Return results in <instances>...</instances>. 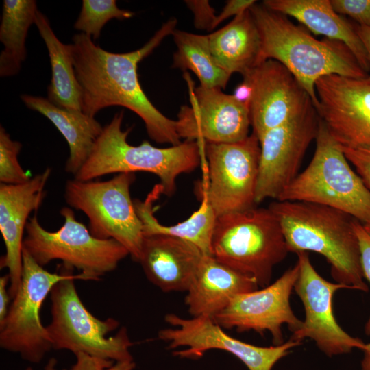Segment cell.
I'll return each mask as SVG.
<instances>
[{"label": "cell", "mask_w": 370, "mask_h": 370, "mask_svg": "<svg viewBox=\"0 0 370 370\" xmlns=\"http://www.w3.org/2000/svg\"><path fill=\"white\" fill-rule=\"evenodd\" d=\"M356 27L366 49L370 62V28L358 25H356Z\"/></svg>", "instance_id": "obj_39"}, {"label": "cell", "mask_w": 370, "mask_h": 370, "mask_svg": "<svg viewBox=\"0 0 370 370\" xmlns=\"http://www.w3.org/2000/svg\"><path fill=\"white\" fill-rule=\"evenodd\" d=\"M83 280L71 274L58 282L50 293L51 321L47 330L53 349L67 350L75 355L84 353L114 362L132 360L130 341L125 328L113 336L119 322L112 317L101 320L84 306L77 291L75 280Z\"/></svg>", "instance_id": "obj_7"}, {"label": "cell", "mask_w": 370, "mask_h": 370, "mask_svg": "<svg viewBox=\"0 0 370 370\" xmlns=\"http://www.w3.org/2000/svg\"><path fill=\"white\" fill-rule=\"evenodd\" d=\"M75 356L76 362L69 370H134L136 367L134 360L114 362L84 353Z\"/></svg>", "instance_id": "obj_31"}, {"label": "cell", "mask_w": 370, "mask_h": 370, "mask_svg": "<svg viewBox=\"0 0 370 370\" xmlns=\"http://www.w3.org/2000/svg\"><path fill=\"white\" fill-rule=\"evenodd\" d=\"M296 254L299 273L294 289L303 303L305 319L290 339L301 342L310 338L329 357L349 353L355 348L362 350L365 343L343 330L333 312L334 293L348 288L322 278L311 264L308 252Z\"/></svg>", "instance_id": "obj_14"}, {"label": "cell", "mask_w": 370, "mask_h": 370, "mask_svg": "<svg viewBox=\"0 0 370 370\" xmlns=\"http://www.w3.org/2000/svg\"><path fill=\"white\" fill-rule=\"evenodd\" d=\"M299 273L297 263L273 284L260 290L237 295L212 319L223 329L234 328L238 332L254 330L260 334L268 331L272 336L273 345L284 343L282 325L286 324L293 332L302 323L290 304Z\"/></svg>", "instance_id": "obj_15"}, {"label": "cell", "mask_w": 370, "mask_h": 370, "mask_svg": "<svg viewBox=\"0 0 370 370\" xmlns=\"http://www.w3.org/2000/svg\"><path fill=\"white\" fill-rule=\"evenodd\" d=\"M235 99L249 108V105L252 96V87L250 83L243 79L234 89L232 95Z\"/></svg>", "instance_id": "obj_38"}, {"label": "cell", "mask_w": 370, "mask_h": 370, "mask_svg": "<svg viewBox=\"0 0 370 370\" xmlns=\"http://www.w3.org/2000/svg\"><path fill=\"white\" fill-rule=\"evenodd\" d=\"M319 122L320 117L312 106L304 114L264 134L260 141L256 204L268 198L277 200L297 177L306 151L316 138Z\"/></svg>", "instance_id": "obj_13"}, {"label": "cell", "mask_w": 370, "mask_h": 370, "mask_svg": "<svg viewBox=\"0 0 370 370\" xmlns=\"http://www.w3.org/2000/svg\"><path fill=\"white\" fill-rule=\"evenodd\" d=\"M321 120L341 147L370 151V75H330L315 84Z\"/></svg>", "instance_id": "obj_16"}, {"label": "cell", "mask_w": 370, "mask_h": 370, "mask_svg": "<svg viewBox=\"0 0 370 370\" xmlns=\"http://www.w3.org/2000/svg\"><path fill=\"white\" fill-rule=\"evenodd\" d=\"M64 224L56 232L45 230L36 214L29 218L23 240L25 249L42 267L58 260L76 269L84 280H99L114 271L129 254L127 249L114 239L103 240L91 234L78 221L74 211L63 207L60 211Z\"/></svg>", "instance_id": "obj_8"}, {"label": "cell", "mask_w": 370, "mask_h": 370, "mask_svg": "<svg viewBox=\"0 0 370 370\" xmlns=\"http://www.w3.org/2000/svg\"><path fill=\"white\" fill-rule=\"evenodd\" d=\"M261 39V62L275 60L283 64L318 106L315 84L321 77L338 75L362 78L368 75L342 42L317 40L287 16L256 3L249 8Z\"/></svg>", "instance_id": "obj_3"}, {"label": "cell", "mask_w": 370, "mask_h": 370, "mask_svg": "<svg viewBox=\"0 0 370 370\" xmlns=\"http://www.w3.org/2000/svg\"><path fill=\"white\" fill-rule=\"evenodd\" d=\"M243 77L252 87L249 116L252 133L259 141L269 130L300 116L314 106L298 80L275 60L261 62Z\"/></svg>", "instance_id": "obj_17"}, {"label": "cell", "mask_w": 370, "mask_h": 370, "mask_svg": "<svg viewBox=\"0 0 370 370\" xmlns=\"http://www.w3.org/2000/svg\"><path fill=\"white\" fill-rule=\"evenodd\" d=\"M58 271L45 269L23 249L21 282L0 324V347L31 363L40 362L53 349L41 321V308L53 286L73 274L74 269L60 264Z\"/></svg>", "instance_id": "obj_10"}, {"label": "cell", "mask_w": 370, "mask_h": 370, "mask_svg": "<svg viewBox=\"0 0 370 370\" xmlns=\"http://www.w3.org/2000/svg\"><path fill=\"white\" fill-rule=\"evenodd\" d=\"M191 105L180 108L176 129L185 140L232 143L249 136V108L220 88L199 86L191 91Z\"/></svg>", "instance_id": "obj_18"}, {"label": "cell", "mask_w": 370, "mask_h": 370, "mask_svg": "<svg viewBox=\"0 0 370 370\" xmlns=\"http://www.w3.org/2000/svg\"><path fill=\"white\" fill-rule=\"evenodd\" d=\"M21 99L28 108L50 120L64 136L69 147L65 171L75 176L89 157L103 127L95 117L57 106L47 98L25 94Z\"/></svg>", "instance_id": "obj_23"}, {"label": "cell", "mask_w": 370, "mask_h": 370, "mask_svg": "<svg viewBox=\"0 0 370 370\" xmlns=\"http://www.w3.org/2000/svg\"><path fill=\"white\" fill-rule=\"evenodd\" d=\"M313 157L277 201H304L343 211L370 221V191L351 168L341 146L320 119Z\"/></svg>", "instance_id": "obj_6"}, {"label": "cell", "mask_w": 370, "mask_h": 370, "mask_svg": "<svg viewBox=\"0 0 370 370\" xmlns=\"http://www.w3.org/2000/svg\"><path fill=\"white\" fill-rule=\"evenodd\" d=\"M164 319L172 328L160 330L158 338L169 343V349L185 347L173 353L182 358L197 359L210 349H221L238 358L249 370H272L291 349L301 345L300 341L289 339L279 345L256 346L229 336L206 317L186 319L170 313Z\"/></svg>", "instance_id": "obj_12"}, {"label": "cell", "mask_w": 370, "mask_h": 370, "mask_svg": "<svg viewBox=\"0 0 370 370\" xmlns=\"http://www.w3.org/2000/svg\"><path fill=\"white\" fill-rule=\"evenodd\" d=\"M37 8L34 0H4L0 25V76L16 75L27 56L26 38L34 23Z\"/></svg>", "instance_id": "obj_27"}, {"label": "cell", "mask_w": 370, "mask_h": 370, "mask_svg": "<svg viewBox=\"0 0 370 370\" xmlns=\"http://www.w3.org/2000/svg\"><path fill=\"white\" fill-rule=\"evenodd\" d=\"M162 193L156 184L144 201L134 200L135 209L143 223V234H164L187 241L197 246L204 255L212 256L211 241L217 215L204 199L199 209L186 221L174 225L161 224L154 216V202Z\"/></svg>", "instance_id": "obj_25"}, {"label": "cell", "mask_w": 370, "mask_h": 370, "mask_svg": "<svg viewBox=\"0 0 370 370\" xmlns=\"http://www.w3.org/2000/svg\"><path fill=\"white\" fill-rule=\"evenodd\" d=\"M254 0H230L227 1L222 11L217 18L214 22V28L231 16H237L249 8L256 3Z\"/></svg>", "instance_id": "obj_36"}, {"label": "cell", "mask_w": 370, "mask_h": 370, "mask_svg": "<svg viewBox=\"0 0 370 370\" xmlns=\"http://www.w3.org/2000/svg\"><path fill=\"white\" fill-rule=\"evenodd\" d=\"M171 35L177 47L173 58V68L192 71L202 86L225 88L231 75L216 63L210 49L208 35L177 29Z\"/></svg>", "instance_id": "obj_28"}, {"label": "cell", "mask_w": 370, "mask_h": 370, "mask_svg": "<svg viewBox=\"0 0 370 370\" xmlns=\"http://www.w3.org/2000/svg\"><path fill=\"white\" fill-rule=\"evenodd\" d=\"M204 254L193 243L164 234L144 235L138 262L164 292L187 291Z\"/></svg>", "instance_id": "obj_20"}, {"label": "cell", "mask_w": 370, "mask_h": 370, "mask_svg": "<svg viewBox=\"0 0 370 370\" xmlns=\"http://www.w3.org/2000/svg\"><path fill=\"white\" fill-rule=\"evenodd\" d=\"M22 145L11 138L4 127H0V181L5 184H20L29 180V174L18 160Z\"/></svg>", "instance_id": "obj_30"}, {"label": "cell", "mask_w": 370, "mask_h": 370, "mask_svg": "<svg viewBox=\"0 0 370 370\" xmlns=\"http://www.w3.org/2000/svg\"><path fill=\"white\" fill-rule=\"evenodd\" d=\"M362 351L363 358L361 360V370H370V343H365Z\"/></svg>", "instance_id": "obj_40"}, {"label": "cell", "mask_w": 370, "mask_h": 370, "mask_svg": "<svg viewBox=\"0 0 370 370\" xmlns=\"http://www.w3.org/2000/svg\"><path fill=\"white\" fill-rule=\"evenodd\" d=\"M258 288L252 278L204 255L186 291L185 304L193 317L213 318L233 297Z\"/></svg>", "instance_id": "obj_21"}, {"label": "cell", "mask_w": 370, "mask_h": 370, "mask_svg": "<svg viewBox=\"0 0 370 370\" xmlns=\"http://www.w3.org/2000/svg\"><path fill=\"white\" fill-rule=\"evenodd\" d=\"M123 116V110L116 113L103 127L74 179L89 181L111 173L148 172L159 177L162 193L173 195L177 176L190 173L199 166L203 143L184 140L177 145L158 148L144 140L132 145L127 140L132 127L121 129Z\"/></svg>", "instance_id": "obj_4"}, {"label": "cell", "mask_w": 370, "mask_h": 370, "mask_svg": "<svg viewBox=\"0 0 370 370\" xmlns=\"http://www.w3.org/2000/svg\"><path fill=\"white\" fill-rule=\"evenodd\" d=\"M212 256L252 278L262 288L273 268L288 253L281 225L268 208L255 207L218 217L211 241Z\"/></svg>", "instance_id": "obj_5"}, {"label": "cell", "mask_w": 370, "mask_h": 370, "mask_svg": "<svg viewBox=\"0 0 370 370\" xmlns=\"http://www.w3.org/2000/svg\"><path fill=\"white\" fill-rule=\"evenodd\" d=\"M341 147L345 157L356 168L358 175L370 191V151Z\"/></svg>", "instance_id": "obj_35"}, {"label": "cell", "mask_w": 370, "mask_h": 370, "mask_svg": "<svg viewBox=\"0 0 370 370\" xmlns=\"http://www.w3.org/2000/svg\"><path fill=\"white\" fill-rule=\"evenodd\" d=\"M334 10L346 15L360 26L370 28V0H330Z\"/></svg>", "instance_id": "obj_32"}, {"label": "cell", "mask_w": 370, "mask_h": 370, "mask_svg": "<svg viewBox=\"0 0 370 370\" xmlns=\"http://www.w3.org/2000/svg\"><path fill=\"white\" fill-rule=\"evenodd\" d=\"M208 38L216 63L230 75L243 76L261 63L260 36L249 10Z\"/></svg>", "instance_id": "obj_24"}, {"label": "cell", "mask_w": 370, "mask_h": 370, "mask_svg": "<svg viewBox=\"0 0 370 370\" xmlns=\"http://www.w3.org/2000/svg\"><path fill=\"white\" fill-rule=\"evenodd\" d=\"M58 361L54 358H51L47 361V364L45 365L44 367V370H59L57 368ZM25 370H33L32 367H29L26 368ZM60 370H68L66 369H62Z\"/></svg>", "instance_id": "obj_41"}, {"label": "cell", "mask_w": 370, "mask_h": 370, "mask_svg": "<svg viewBox=\"0 0 370 370\" xmlns=\"http://www.w3.org/2000/svg\"><path fill=\"white\" fill-rule=\"evenodd\" d=\"M354 224L359 242L363 275L370 284V235L365 230L361 222L355 219ZM365 332L366 335L370 336V315L366 322Z\"/></svg>", "instance_id": "obj_34"}, {"label": "cell", "mask_w": 370, "mask_h": 370, "mask_svg": "<svg viewBox=\"0 0 370 370\" xmlns=\"http://www.w3.org/2000/svg\"><path fill=\"white\" fill-rule=\"evenodd\" d=\"M134 15L133 12L120 9L115 0H83L74 27L95 40L100 36L102 28L109 21L127 19Z\"/></svg>", "instance_id": "obj_29"}, {"label": "cell", "mask_w": 370, "mask_h": 370, "mask_svg": "<svg viewBox=\"0 0 370 370\" xmlns=\"http://www.w3.org/2000/svg\"><path fill=\"white\" fill-rule=\"evenodd\" d=\"M51 171L47 168L23 184H0V231L5 246L0 267L8 271L12 299L21 282L25 227L30 214L41 205Z\"/></svg>", "instance_id": "obj_19"}, {"label": "cell", "mask_w": 370, "mask_h": 370, "mask_svg": "<svg viewBox=\"0 0 370 370\" xmlns=\"http://www.w3.org/2000/svg\"><path fill=\"white\" fill-rule=\"evenodd\" d=\"M269 10L291 16L316 35L344 43L352 52L361 68L368 73L370 62L356 25L333 9L330 0H264Z\"/></svg>", "instance_id": "obj_22"}, {"label": "cell", "mask_w": 370, "mask_h": 370, "mask_svg": "<svg viewBox=\"0 0 370 370\" xmlns=\"http://www.w3.org/2000/svg\"><path fill=\"white\" fill-rule=\"evenodd\" d=\"M34 24L46 45L51 66L47 99L60 108L82 111V91L74 69L71 44H64L58 38L47 17L39 10Z\"/></svg>", "instance_id": "obj_26"}, {"label": "cell", "mask_w": 370, "mask_h": 370, "mask_svg": "<svg viewBox=\"0 0 370 370\" xmlns=\"http://www.w3.org/2000/svg\"><path fill=\"white\" fill-rule=\"evenodd\" d=\"M362 225H363L364 228L365 229V230L370 235V221L367 222V223H362Z\"/></svg>", "instance_id": "obj_42"}, {"label": "cell", "mask_w": 370, "mask_h": 370, "mask_svg": "<svg viewBox=\"0 0 370 370\" xmlns=\"http://www.w3.org/2000/svg\"><path fill=\"white\" fill-rule=\"evenodd\" d=\"M208 162V181L196 188L199 199L206 200L217 217L243 212L254 207L260 145L252 133L232 143H204Z\"/></svg>", "instance_id": "obj_11"}, {"label": "cell", "mask_w": 370, "mask_h": 370, "mask_svg": "<svg viewBox=\"0 0 370 370\" xmlns=\"http://www.w3.org/2000/svg\"><path fill=\"white\" fill-rule=\"evenodd\" d=\"M188 8L192 11L194 16L195 27L198 29L212 30L217 18L214 9L208 1L190 0L185 1Z\"/></svg>", "instance_id": "obj_33"}, {"label": "cell", "mask_w": 370, "mask_h": 370, "mask_svg": "<svg viewBox=\"0 0 370 370\" xmlns=\"http://www.w3.org/2000/svg\"><path fill=\"white\" fill-rule=\"evenodd\" d=\"M9 285L10 278L7 273L0 278V324L5 319L12 301Z\"/></svg>", "instance_id": "obj_37"}, {"label": "cell", "mask_w": 370, "mask_h": 370, "mask_svg": "<svg viewBox=\"0 0 370 370\" xmlns=\"http://www.w3.org/2000/svg\"><path fill=\"white\" fill-rule=\"evenodd\" d=\"M171 18L140 49L116 53L95 45L83 33L73 36V65L82 91V110L95 117L101 110L119 106L136 113L143 121L150 138L171 146L180 144L176 121L160 112L148 99L138 80V63L175 29Z\"/></svg>", "instance_id": "obj_1"}, {"label": "cell", "mask_w": 370, "mask_h": 370, "mask_svg": "<svg viewBox=\"0 0 370 370\" xmlns=\"http://www.w3.org/2000/svg\"><path fill=\"white\" fill-rule=\"evenodd\" d=\"M134 180L132 173H118L106 181L69 180L64 199L70 207L86 215L92 235L116 241L138 262L144 234L143 223L130 195Z\"/></svg>", "instance_id": "obj_9"}, {"label": "cell", "mask_w": 370, "mask_h": 370, "mask_svg": "<svg viewBox=\"0 0 370 370\" xmlns=\"http://www.w3.org/2000/svg\"><path fill=\"white\" fill-rule=\"evenodd\" d=\"M269 208L281 225L288 252L318 253L330 264L336 283L368 291L354 229L356 219L339 210L304 201L275 200Z\"/></svg>", "instance_id": "obj_2"}]
</instances>
